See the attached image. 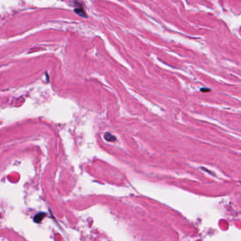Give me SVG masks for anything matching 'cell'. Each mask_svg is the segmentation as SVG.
Masks as SVG:
<instances>
[{
	"label": "cell",
	"mask_w": 241,
	"mask_h": 241,
	"mask_svg": "<svg viewBox=\"0 0 241 241\" xmlns=\"http://www.w3.org/2000/svg\"><path fill=\"white\" fill-rule=\"evenodd\" d=\"M45 216V214H43V213L38 214L34 217V221H35L36 223H39L42 220V219H43Z\"/></svg>",
	"instance_id": "1"
},
{
	"label": "cell",
	"mask_w": 241,
	"mask_h": 241,
	"mask_svg": "<svg viewBox=\"0 0 241 241\" xmlns=\"http://www.w3.org/2000/svg\"><path fill=\"white\" fill-rule=\"evenodd\" d=\"M74 11H75V12L76 13V14H79V16H84V17H86V14H85L84 10L83 9V8H82V7L76 8V9L74 10Z\"/></svg>",
	"instance_id": "2"
},
{
	"label": "cell",
	"mask_w": 241,
	"mask_h": 241,
	"mask_svg": "<svg viewBox=\"0 0 241 241\" xmlns=\"http://www.w3.org/2000/svg\"><path fill=\"white\" fill-rule=\"evenodd\" d=\"M105 138L107 141H111V142H113V141L115 140V137L110 133H106L105 135Z\"/></svg>",
	"instance_id": "3"
}]
</instances>
